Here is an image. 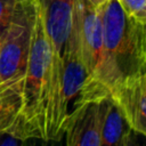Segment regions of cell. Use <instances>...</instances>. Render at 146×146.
I'll return each mask as SVG.
<instances>
[{"label": "cell", "mask_w": 146, "mask_h": 146, "mask_svg": "<svg viewBox=\"0 0 146 146\" xmlns=\"http://www.w3.org/2000/svg\"><path fill=\"white\" fill-rule=\"evenodd\" d=\"M98 10L103 24L105 71L111 90L121 78L146 72L145 23L128 15L117 0L104 1Z\"/></svg>", "instance_id": "6da1fadb"}, {"label": "cell", "mask_w": 146, "mask_h": 146, "mask_svg": "<svg viewBox=\"0 0 146 146\" xmlns=\"http://www.w3.org/2000/svg\"><path fill=\"white\" fill-rule=\"evenodd\" d=\"M51 49L35 3L27 66L22 92V110L15 136L46 141V117L50 92Z\"/></svg>", "instance_id": "7a4b0ae2"}, {"label": "cell", "mask_w": 146, "mask_h": 146, "mask_svg": "<svg viewBox=\"0 0 146 146\" xmlns=\"http://www.w3.org/2000/svg\"><path fill=\"white\" fill-rule=\"evenodd\" d=\"M35 0H23L0 39V89L23 92Z\"/></svg>", "instance_id": "3957f363"}, {"label": "cell", "mask_w": 146, "mask_h": 146, "mask_svg": "<svg viewBox=\"0 0 146 146\" xmlns=\"http://www.w3.org/2000/svg\"><path fill=\"white\" fill-rule=\"evenodd\" d=\"M108 96L116 104L132 131L146 133V72L121 78Z\"/></svg>", "instance_id": "277c9868"}, {"label": "cell", "mask_w": 146, "mask_h": 146, "mask_svg": "<svg viewBox=\"0 0 146 146\" xmlns=\"http://www.w3.org/2000/svg\"><path fill=\"white\" fill-rule=\"evenodd\" d=\"M84 80L86 70L82 62L79 42L74 32L71 30V35L63 54V67L60 76L58 124L62 135L67 116L71 113V105L74 107V104L80 96Z\"/></svg>", "instance_id": "5b68a950"}, {"label": "cell", "mask_w": 146, "mask_h": 146, "mask_svg": "<svg viewBox=\"0 0 146 146\" xmlns=\"http://www.w3.org/2000/svg\"><path fill=\"white\" fill-rule=\"evenodd\" d=\"M64 146H100L98 130V102L74 107L64 125Z\"/></svg>", "instance_id": "8992f818"}, {"label": "cell", "mask_w": 146, "mask_h": 146, "mask_svg": "<svg viewBox=\"0 0 146 146\" xmlns=\"http://www.w3.org/2000/svg\"><path fill=\"white\" fill-rule=\"evenodd\" d=\"M98 130L100 146H121L125 135L131 130L110 96L98 100Z\"/></svg>", "instance_id": "52a82bcc"}, {"label": "cell", "mask_w": 146, "mask_h": 146, "mask_svg": "<svg viewBox=\"0 0 146 146\" xmlns=\"http://www.w3.org/2000/svg\"><path fill=\"white\" fill-rule=\"evenodd\" d=\"M22 110V94L0 89V132L15 133Z\"/></svg>", "instance_id": "ba28073f"}, {"label": "cell", "mask_w": 146, "mask_h": 146, "mask_svg": "<svg viewBox=\"0 0 146 146\" xmlns=\"http://www.w3.org/2000/svg\"><path fill=\"white\" fill-rule=\"evenodd\" d=\"M23 0H0V39L8 29L18 5Z\"/></svg>", "instance_id": "9c48e42d"}, {"label": "cell", "mask_w": 146, "mask_h": 146, "mask_svg": "<svg viewBox=\"0 0 146 146\" xmlns=\"http://www.w3.org/2000/svg\"><path fill=\"white\" fill-rule=\"evenodd\" d=\"M122 9L133 18L146 23V0H117Z\"/></svg>", "instance_id": "30bf717a"}, {"label": "cell", "mask_w": 146, "mask_h": 146, "mask_svg": "<svg viewBox=\"0 0 146 146\" xmlns=\"http://www.w3.org/2000/svg\"><path fill=\"white\" fill-rule=\"evenodd\" d=\"M33 139L15 136L10 132H0V146H31Z\"/></svg>", "instance_id": "8fae6325"}, {"label": "cell", "mask_w": 146, "mask_h": 146, "mask_svg": "<svg viewBox=\"0 0 146 146\" xmlns=\"http://www.w3.org/2000/svg\"><path fill=\"white\" fill-rule=\"evenodd\" d=\"M138 136H140V135H138L135 131L130 130L125 135V137H124L121 146H141L140 143H139V137Z\"/></svg>", "instance_id": "7c38bea8"}, {"label": "cell", "mask_w": 146, "mask_h": 146, "mask_svg": "<svg viewBox=\"0 0 146 146\" xmlns=\"http://www.w3.org/2000/svg\"><path fill=\"white\" fill-rule=\"evenodd\" d=\"M62 139L63 138L57 139V140H48V141L50 143V146H64L63 143H62Z\"/></svg>", "instance_id": "4fadbf2b"}, {"label": "cell", "mask_w": 146, "mask_h": 146, "mask_svg": "<svg viewBox=\"0 0 146 146\" xmlns=\"http://www.w3.org/2000/svg\"><path fill=\"white\" fill-rule=\"evenodd\" d=\"M89 1H90L92 5H95L96 7H98L99 5H102V3H103L104 1H106V0H89Z\"/></svg>", "instance_id": "5bb4252c"}]
</instances>
